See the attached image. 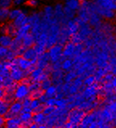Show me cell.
I'll use <instances>...</instances> for the list:
<instances>
[{"instance_id":"obj_52","label":"cell","mask_w":116,"mask_h":128,"mask_svg":"<svg viewBox=\"0 0 116 128\" xmlns=\"http://www.w3.org/2000/svg\"><path fill=\"white\" fill-rule=\"evenodd\" d=\"M79 1L81 2H88L89 0H79Z\"/></svg>"},{"instance_id":"obj_15","label":"cell","mask_w":116,"mask_h":128,"mask_svg":"<svg viewBox=\"0 0 116 128\" xmlns=\"http://www.w3.org/2000/svg\"><path fill=\"white\" fill-rule=\"evenodd\" d=\"M74 66V61L71 58H63L60 61V69L63 72L71 71Z\"/></svg>"},{"instance_id":"obj_8","label":"cell","mask_w":116,"mask_h":128,"mask_svg":"<svg viewBox=\"0 0 116 128\" xmlns=\"http://www.w3.org/2000/svg\"><path fill=\"white\" fill-rule=\"evenodd\" d=\"M75 48L76 44L71 41H68L65 43L64 46H63L62 55L64 58H71L75 56Z\"/></svg>"},{"instance_id":"obj_36","label":"cell","mask_w":116,"mask_h":128,"mask_svg":"<svg viewBox=\"0 0 116 128\" xmlns=\"http://www.w3.org/2000/svg\"><path fill=\"white\" fill-rule=\"evenodd\" d=\"M28 89H29V90H30V92L40 89V82H32L30 85L28 86Z\"/></svg>"},{"instance_id":"obj_19","label":"cell","mask_w":116,"mask_h":128,"mask_svg":"<svg viewBox=\"0 0 116 128\" xmlns=\"http://www.w3.org/2000/svg\"><path fill=\"white\" fill-rule=\"evenodd\" d=\"M64 5L68 8L77 12L81 6V2L79 0H64Z\"/></svg>"},{"instance_id":"obj_41","label":"cell","mask_w":116,"mask_h":128,"mask_svg":"<svg viewBox=\"0 0 116 128\" xmlns=\"http://www.w3.org/2000/svg\"><path fill=\"white\" fill-rule=\"evenodd\" d=\"M40 104V102L39 101V99H32L31 103H30V108L32 110H34L35 108L37 107Z\"/></svg>"},{"instance_id":"obj_44","label":"cell","mask_w":116,"mask_h":128,"mask_svg":"<svg viewBox=\"0 0 116 128\" xmlns=\"http://www.w3.org/2000/svg\"><path fill=\"white\" fill-rule=\"evenodd\" d=\"M5 122H6V120L4 118H3V116L0 115V128H4Z\"/></svg>"},{"instance_id":"obj_38","label":"cell","mask_w":116,"mask_h":128,"mask_svg":"<svg viewBox=\"0 0 116 128\" xmlns=\"http://www.w3.org/2000/svg\"><path fill=\"white\" fill-rule=\"evenodd\" d=\"M31 101H32V98L30 97H27V98H24L23 100H22V105H23V106L24 107H28L29 106L30 107V103H31Z\"/></svg>"},{"instance_id":"obj_21","label":"cell","mask_w":116,"mask_h":128,"mask_svg":"<svg viewBox=\"0 0 116 128\" xmlns=\"http://www.w3.org/2000/svg\"><path fill=\"white\" fill-rule=\"evenodd\" d=\"M43 72H44V69H42L40 68H38V67H36L33 70L30 72V74H29L28 76L30 78V79L32 82H37L40 76Z\"/></svg>"},{"instance_id":"obj_50","label":"cell","mask_w":116,"mask_h":128,"mask_svg":"<svg viewBox=\"0 0 116 128\" xmlns=\"http://www.w3.org/2000/svg\"><path fill=\"white\" fill-rule=\"evenodd\" d=\"M3 79H4V78L2 76V75H0V83H2V81H3Z\"/></svg>"},{"instance_id":"obj_13","label":"cell","mask_w":116,"mask_h":128,"mask_svg":"<svg viewBox=\"0 0 116 128\" xmlns=\"http://www.w3.org/2000/svg\"><path fill=\"white\" fill-rule=\"evenodd\" d=\"M21 56H23L25 59L32 61V60H37L38 55L36 52L34 48L30 47V48H27L24 50V52H23Z\"/></svg>"},{"instance_id":"obj_43","label":"cell","mask_w":116,"mask_h":128,"mask_svg":"<svg viewBox=\"0 0 116 128\" xmlns=\"http://www.w3.org/2000/svg\"><path fill=\"white\" fill-rule=\"evenodd\" d=\"M1 34H6V24L0 25V35Z\"/></svg>"},{"instance_id":"obj_26","label":"cell","mask_w":116,"mask_h":128,"mask_svg":"<svg viewBox=\"0 0 116 128\" xmlns=\"http://www.w3.org/2000/svg\"><path fill=\"white\" fill-rule=\"evenodd\" d=\"M32 114H33L32 112H22L19 114V118L21 120L22 123H24L32 120Z\"/></svg>"},{"instance_id":"obj_55","label":"cell","mask_w":116,"mask_h":128,"mask_svg":"<svg viewBox=\"0 0 116 128\" xmlns=\"http://www.w3.org/2000/svg\"><path fill=\"white\" fill-rule=\"evenodd\" d=\"M27 128H28V127H27Z\"/></svg>"},{"instance_id":"obj_27","label":"cell","mask_w":116,"mask_h":128,"mask_svg":"<svg viewBox=\"0 0 116 128\" xmlns=\"http://www.w3.org/2000/svg\"><path fill=\"white\" fill-rule=\"evenodd\" d=\"M10 103L3 101L2 99H0V115L3 116L8 111Z\"/></svg>"},{"instance_id":"obj_23","label":"cell","mask_w":116,"mask_h":128,"mask_svg":"<svg viewBox=\"0 0 116 128\" xmlns=\"http://www.w3.org/2000/svg\"><path fill=\"white\" fill-rule=\"evenodd\" d=\"M53 14H54V12L52 6H48L44 7V18L46 20L49 21L50 20H52L53 17Z\"/></svg>"},{"instance_id":"obj_6","label":"cell","mask_w":116,"mask_h":128,"mask_svg":"<svg viewBox=\"0 0 116 128\" xmlns=\"http://www.w3.org/2000/svg\"><path fill=\"white\" fill-rule=\"evenodd\" d=\"M80 28V24L78 21V19L75 20H70L67 21V26H66V32L68 36L71 37L72 36L77 34Z\"/></svg>"},{"instance_id":"obj_14","label":"cell","mask_w":116,"mask_h":128,"mask_svg":"<svg viewBox=\"0 0 116 128\" xmlns=\"http://www.w3.org/2000/svg\"><path fill=\"white\" fill-rule=\"evenodd\" d=\"M21 42H22V45L24 46L25 48H30V47H33V45L35 44L36 39L34 37V36L31 32H29V33L25 35L21 39Z\"/></svg>"},{"instance_id":"obj_39","label":"cell","mask_w":116,"mask_h":128,"mask_svg":"<svg viewBox=\"0 0 116 128\" xmlns=\"http://www.w3.org/2000/svg\"><path fill=\"white\" fill-rule=\"evenodd\" d=\"M45 105L40 103L36 108H35L34 110H32V114H36V113H41L44 110V108Z\"/></svg>"},{"instance_id":"obj_11","label":"cell","mask_w":116,"mask_h":128,"mask_svg":"<svg viewBox=\"0 0 116 128\" xmlns=\"http://www.w3.org/2000/svg\"><path fill=\"white\" fill-rule=\"evenodd\" d=\"M13 24L16 26L17 28H20V26H23V25L28 24L29 23V19L28 16L26 14V13L24 12H21V13L18 16L17 18H16L13 21H12Z\"/></svg>"},{"instance_id":"obj_20","label":"cell","mask_w":116,"mask_h":128,"mask_svg":"<svg viewBox=\"0 0 116 128\" xmlns=\"http://www.w3.org/2000/svg\"><path fill=\"white\" fill-rule=\"evenodd\" d=\"M32 122L34 123L40 125V124H45L46 122V115H44L43 113H36V114H32Z\"/></svg>"},{"instance_id":"obj_33","label":"cell","mask_w":116,"mask_h":128,"mask_svg":"<svg viewBox=\"0 0 116 128\" xmlns=\"http://www.w3.org/2000/svg\"><path fill=\"white\" fill-rule=\"evenodd\" d=\"M52 80H51V78H47L45 79L44 81H43L40 82V89L43 90V91H44L46 89H48V88L50 86H52Z\"/></svg>"},{"instance_id":"obj_7","label":"cell","mask_w":116,"mask_h":128,"mask_svg":"<svg viewBox=\"0 0 116 128\" xmlns=\"http://www.w3.org/2000/svg\"><path fill=\"white\" fill-rule=\"evenodd\" d=\"M94 4L101 8L115 10V0H94Z\"/></svg>"},{"instance_id":"obj_22","label":"cell","mask_w":116,"mask_h":128,"mask_svg":"<svg viewBox=\"0 0 116 128\" xmlns=\"http://www.w3.org/2000/svg\"><path fill=\"white\" fill-rule=\"evenodd\" d=\"M56 93H57L56 87V86H54V85L50 86L48 89H46L44 91V95L47 97V98H55Z\"/></svg>"},{"instance_id":"obj_49","label":"cell","mask_w":116,"mask_h":128,"mask_svg":"<svg viewBox=\"0 0 116 128\" xmlns=\"http://www.w3.org/2000/svg\"><path fill=\"white\" fill-rule=\"evenodd\" d=\"M46 125H45V124H40V125H38L37 126V127H36V128H46Z\"/></svg>"},{"instance_id":"obj_28","label":"cell","mask_w":116,"mask_h":128,"mask_svg":"<svg viewBox=\"0 0 116 128\" xmlns=\"http://www.w3.org/2000/svg\"><path fill=\"white\" fill-rule=\"evenodd\" d=\"M75 14H76V12L68 8L66 6H64V16L65 20H72V18H74Z\"/></svg>"},{"instance_id":"obj_37","label":"cell","mask_w":116,"mask_h":128,"mask_svg":"<svg viewBox=\"0 0 116 128\" xmlns=\"http://www.w3.org/2000/svg\"><path fill=\"white\" fill-rule=\"evenodd\" d=\"M8 51H9V48L0 45V60H5L7 52H8Z\"/></svg>"},{"instance_id":"obj_5","label":"cell","mask_w":116,"mask_h":128,"mask_svg":"<svg viewBox=\"0 0 116 128\" xmlns=\"http://www.w3.org/2000/svg\"><path fill=\"white\" fill-rule=\"evenodd\" d=\"M98 89H99V86L98 82H96L94 85L90 86H86V89L83 90V94H82V98L84 99H89L90 98L93 97H96V95L98 93Z\"/></svg>"},{"instance_id":"obj_46","label":"cell","mask_w":116,"mask_h":128,"mask_svg":"<svg viewBox=\"0 0 116 128\" xmlns=\"http://www.w3.org/2000/svg\"><path fill=\"white\" fill-rule=\"evenodd\" d=\"M24 0H12V4L14 6H20L22 3H24Z\"/></svg>"},{"instance_id":"obj_48","label":"cell","mask_w":116,"mask_h":128,"mask_svg":"<svg viewBox=\"0 0 116 128\" xmlns=\"http://www.w3.org/2000/svg\"><path fill=\"white\" fill-rule=\"evenodd\" d=\"M22 112H32V110L30 107H29V106H28V107H24L23 106V108H22V110H21L20 113H22Z\"/></svg>"},{"instance_id":"obj_4","label":"cell","mask_w":116,"mask_h":128,"mask_svg":"<svg viewBox=\"0 0 116 128\" xmlns=\"http://www.w3.org/2000/svg\"><path fill=\"white\" fill-rule=\"evenodd\" d=\"M9 76L12 79L13 82L19 83L20 82L22 79L25 78L24 71L20 69L16 64H12V66L10 68V71H9Z\"/></svg>"},{"instance_id":"obj_51","label":"cell","mask_w":116,"mask_h":128,"mask_svg":"<svg viewBox=\"0 0 116 128\" xmlns=\"http://www.w3.org/2000/svg\"><path fill=\"white\" fill-rule=\"evenodd\" d=\"M52 128H64V127H63V126H57V125H56V126H53Z\"/></svg>"},{"instance_id":"obj_29","label":"cell","mask_w":116,"mask_h":128,"mask_svg":"<svg viewBox=\"0 0 116 128\" xmlns=\"http://www.w3.org/2000/svg\"><path fill=\"white\" fill-rule=\"evenodd\" d=\"M16 31H17V28L13 24V23H10L6 24V34L14 37L16 34Z\"/></svg>"},{"instance_id":"obj_53","label":"cell","mask_w":116,"mask_h":128,"mask_svg":"<svg viewBox=\"0 0 116 128\" xmlns=\"http://www.w3.org/2000/svg\"><path fill=\"white\" fill-rule=\"evenodd\" d=\"M18 128H25V127H24V126H23L21 125L20 126H19V127H18Z\"/></svg>"},{"instance_id":"obj_34","label":"cell","mask_w":116,"mask_h":128,"mask_svg":"<svg viewBox=\"0 0 116 128\" xmlns=\"http://www.w3.org/2000/svg\"><path fill=\"white\" fill-rule=\"evenodd\" d=\"M55 109H56V106H45L42 113L44 115L48 116L52 114V113L55 110Z\"/></svg>"},{"instance_id":"obj_30","label":"cell","mask_w":116,"mask_h":128,"mask_svg":"<svg viewBox=\"0 0 116 128\" xmlns=\"http://www.w3.org/2000/svg\"><path fill=\"white\" fill-rule=\"evenodd\" d=\"M22 10L19 9V8H14L12 10H9V14H8V19L10 20L13 21L16 18L18 17V16L21 13Z\"/></svg>"},{"instance_id":"obj_2","label":"cell","mask_w":116,"mask_h":128,"mask_svg":"<svg viewBox=\"0 0 116 128\" xmlns=\"http://www.w3.org/2000/svg\"><path fill=\"white\" fill-rule=\"evenodd\" d=\"M86 112L82 110H80L78 108L72 109L68 111V121L71 122L74 124H78L82 122V118H84V116L86 115Z\"/></svg>"},{"instance_id":"obj_54","label":"cell","mask_w":116,"mask_h":128,"mask_svg":"<svg viewBox=\"0 0 116 128\" xmlns=\"http://www.w3.org/2000/svg\"><path fill=\"white\" fill-rule=\"evenodd\" d=\"M46 128H52V127H49V126H46Z\"/></svg>"},{"instance_id":"obj_25","label":"cell","mask_w":116,"mask_h":128,"mask_svg":"<svg viewBox=\"0 0 116 128\" xmlns=\"http://www.w3.org/2000/svg\"><path fill=\"white\" fill-rule=\"evenodd\" d=\"M96 82L97 81H96L94 75L90 74V75L86 76V78H83V86H90L94 85Z\"/></svg>"},{"instance_id":"obj_42","label":"cell","mask_w":116,"mask_h":128,"mask_svg":"<svg viewBox=\"0 0 116 128\" xmlns=\"http://www.w3.org/2000/svg\"><path fill=\"white\" fill-rule=\"evenodd\" d=\"M27 4L29 6L36 7V6L38 5V1H37V0H28V1L27 2Z\"/></svg>"},{"instance_id":"obj_16","label":"cell","mask_w":116,"mask_h":128,"mask_svg":"<svg viewBox=\"0 0 116 128\" xmlns=\"http://www.w3.org/2000/svg\"><path fill=\"white\" fill-rule=\"evenodd\" d=\"M21 124L22 122L20 119L19 116H16L12 118L6 120L4 128H18L21 126Z\"/></svg>"},{"instance_id":"obj_17","label":"cell","mask_w":116,"mask_h":128,"mask_svg":"<svg viewBox=\"0 0 116 128\" xmlns=\"http://www.w3.org/2000/svg\"><path fill=\"white\" fill-rule=\"evenodd\" d=\"M13 36L8 34H1L0 35V45L9 48L13 42Z\"/></svg>"},{"instance_id":"obj_40","label":"cell","mask_w":116,"mask_h":128,"mask_svg":"<svg viewBox=\"0 0 116 128\" xmlns=\"http://www.w3.org/2000/svg\"><path fill=\"white\" fill-rule=\"evenodd\" d=\"M56 99L55 98H47V100L45 102L44 105L45 106H55L56 105Z\"/></svg>"},{"instance_id":"obj_10","label":"cell","mask_w":116,"mask_h":128,"mask_svg":"<svg viewBox=\"0 0 116 128\" xmlns=\"http://www.w3.org/2000/svg\"><path fill=\"white\" fill-rule=\"evenodd\" d=\"M32 30V26L30 24H26L23 25V26H20V28H17V31H16V37L18 40H20L24 37L25 35H27L28 33L31 32Z\"/></svg>"},{"instance_id":"obj_47","label":"cell","mask_w":116,"mask_h":128,"mask_svg":"<svg viewBox=\"0 0 116 128\" xmlns=\"http://www.w3.org/2000/svg\"><path fill=\"white\" fill-rule=\"evenodd\" d=\"M5 90L4 88H0V99H2V98L5 95Z\"/></svg>"},{"instance_id":"obj_31","label":"cell","mask_w":116,"mask_h":128,"mask_svg":"<svg viewBox=\"0 0 116 128\" xmlns=\"http://www.w3.org/2000/svg\"><path fill=\"white\" fill-rule=\"evenodd\" d=\"M68 103V98H60V99H56L55 106L58 107V108L64 109V108H66V106H67Z\"/></svg>"},{"instance_id":"obj_12","label":"cell","mask_w":116,"mask_h":128,"mask_svg":"<svg viewBox=\"0 0 116 128\" xmlns=\"http://www.w3.org/2000/svg\"><path fill=\"white\" fill-rule=\"evenodd\" d=\"M94 7L96 9L97 14H99L100 16H102L103 18H106V19L111 20L114 17L115 14H114V10H108V9H104V8H101L94 5Z\"/></svg>"},{"instance_id":"obj_9","label":"cell","mask_w":116,"mask_h":128,"mask_svg":"<svg viewBox=\"0 0 116 128\" xmlns=\"http://www.w3.org/2000/svg\"><path fill=\"white\" fill-rule=\"evenodd\" d=\"M22 108H23L22 102L19 101V100H14L12 102V103H10L8 111L12 113L14 115L19 116V114H20V112L22 110Z\"/></svg>"},{"instance_id":"obj_24","label":"cell","mask_w":116,"mask_h":128,"mask_svg":"<svg viewBox=\"0 0 116 128\" xmlns=\"http://www.w3.org/2000/svg\"><path fill=\"white\" fill-rule=\"evenodd\" d=\"M78 75L77 74L74 72V71H68L67 72L66 74H65V75H64L63 76V81L64 82H68V83H70L72 82L74 80L77 78Z\"/></svg>"},{"instance_id":"obj_35","label":"cell","mask_w":116,"mask_h":128,"mask_svg":"<svg viewBox=\"0 0 116 128\" xmlns=\"http://www.w3.org/2000/svg\"><path fill=\"white\" fill-rule=\"evenodd\" d=\"M12 5V0H0V8L9 9Z\"/></svg>"},{"instance_id":"obj_45","label":"cell","mask_w":116,"mask_h":128,"mask_svg":"<svg viewBox=\"0 0 116 128\" xmlns=\"http://www.w3.org/2000/svg\"><path fill=\"white\" fill-rule=\"evenodd\" d=\"M47 100V97L44 95V94H43L39 98V101L40 102V103H43V104H44L45 103V102Z\"/></svg>"},{"instance_id":"obj_1","label":"cell","mask_w":116,"mask_h":128,"mask_svg":"<svg viewBox=\"0 0 116 128\" xmlns=\"http://www.w3.org/2000/svg\"><path fill=\"white\" fill-rule=\"evenodd\" d=\"M63 50V44H60L59 43H56L52 46H51L48 48V56L50 62L52 63H56L58 61H61L63 59L62 55Z\"/></svg>"},{"instance_id":"obj_3","label":"cell","mask_w":116,"mask_h":128,"mask_svg":"<svg viewBox=\"0 0 116 128\" xmlns=\"http://www.w3.org/2000/svg\"><path fill=\"white\" fill-rule=\"evenodd\" d=\"M29 94H30V90L28 89V86L22 84L20 82L17 84L16 88L14 92V100L22 101L24 98L28 97Z\"/></svg>"},{"instance_id":"obj_32","label":"cell","mask_w":116,"mask_h":128,"mask_svg":"<svg viewBox=\"0 0 116 128\" xmlns=\"http://www.w3.org/2000/svg\"><path fill=\"white\" fill-rule=\"evenodd\" d=\"M43 94H44V91L41 89H39V90H36L30 92L29 97H30L32 99H39V98Z\"/></svg>"},{"instance_id":"obj_18","label":"cell","mask_w":116,"mask_h":128,"mask_svg":"<svg viewBox=\"0 0 116 128\" xmlns=\"http://www.w3.org/2000/svg\"><path fill=\"white\" fill-rule=\"evenodd\" d=\"M54 14L53 16L56 17V19L59 20H64V6L60 3H58L55 6V8H53Z\"/></svg>"}]
</instances>
